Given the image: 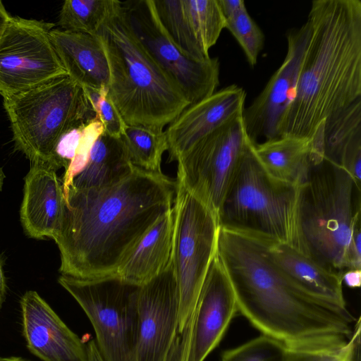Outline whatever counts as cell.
<instances>
[{"label": "cell", "mask_w": 361, "mask_h": 361, "mask_svg": "<svg viewBox=\"0 0 361 361\" xmlns=\"http://www.w3.org/2000/svg\"><path fill=\"white\" fill-rule=\"evenodd\" d=\"M96 36L108 61L109 96L127 125L163 130L190 105L140 41L124 1L112 0Z\"/></svg>", "instance_id": "4"}, {"label": "cell", "mask_w": 361, "mask_h": 361, "mask_svg": "<svg viewBox=\"0 0 361 361\" xmlns=\"http://www.w3.org/2000/svg\"><path fill=\"white\" fill-rule=\"evenodd\" d=\"M173 209L171 259L179 297L178 335L191 317L216 255L219 224L216 215L177 178Z\"/></svg>", "instance_id": "8"}, {"label": "cell", "mask_w": 361, "mask_h": 361, "mask_svg": "<svg viewBox=\"0 0 361 361\" xmlns=\"http://www.w3.org/2000/svg\"><path fill=\"white\" fill-rule=\"evenodd\" d=\"M132 27L143 46L178 84L190 105L210 96L219 85V59H194L169 37L152 0L124 1Z\"/></svg>", "instance_id": "12"}, {"label": "cell", "mask_w": 361, "mask_h": 361, "mask_svg": "<svg viewBox=\"0 0 361 361\" xmlns=\"http://www.w3.org/2000/svg\"><path fill=\"white\" fill-rule=\"evenodd\" d=\"M0 361H27L20 357H0Z\"/></svg>", "instance_id": "40"}, {"label": "cell", "mask_w": 361, "mask_h": 361, "mask_svg": "<svg viewBox=\"0 0 361 361\" xmlns=\"http://www.w3.org/2000/svg\"><path fill=\"white\" fill-rule=\"evenodd\" d=\"M59 283L89 318L104 361H135L138 286L116 276L81 279L61 275Z\"/></svg>", "instance_id": "9"}, {"label": "cell", "mask_w": 361, "mask_h": 361, "mask_svg": "<svg viewBox=\"0 0 361 361\" xmlns=\"http://www.w3.org/2000/svg\"><path fill=\"white\" fill-rule=\"evenodd\" d=\"M4 177H5V176L4 174L2 169L0 168V192H1L2 186H3Z\"/></svg>", "instance_id": "41"}, {"label": "cell", "mask_w": 361, "mask_h": 361, "mask_svg": "<svg viewBox=\"0 0 361 361\" xmlns=\"http://www.w3.org/2000/svg\"><path fill=\"white\" fill-rule=\"evenodd\" d=\"M225 28L233 35L245 53L249 64L254 66L264 44V35L245 8L225 20Z\"/></svg>", "instance_id": "28"}, {"label": "cell", "mask_w": 361, "mask_h": 361, "mask_svg": "<svg viewBox=\"0 0 361 361\" xmlns=\"http://www.w3.org/2000/svg\"><path fill=\"white\" fill-rule=\"evenodd\" d=\"M121 140L133 166L145 171H161L162 157L168 150L165 130L127 125Z\"/></svg>", "instance_id": "26"}, {"label": "cell", "mask_w": 361, "mask_h": 361, "mask_svg": "<svg viewBox=\"0 0 361 361\" xmlns=\"http://www.w3.org/2000/svg\"><path fill=\"white\" fill-rule=\"evenodd\" d=\"M6 293V283L3 270L2 261L0 257V308L5 300Z\"/></svg>", "instance_id": "38"}, {"label": "cell", "mask_w": 361, "mask_h": 361, "mask_svg": "<svg viewBox=\"0 0 361 361\" xmlns=\"http://www.w3.org/2000/svg\"><path fill=\"white\" fill-rule=\"evenodd\" d=\"M11 16L7 13L4 4L0 1V37L3 33Z\"/></svg>", "instance_id": "39"}, {"label": "cell", "mask_w": 361, "mask_h": 361, "mask_svg": "<svg viewBox=\"0 0 361 361\" xmlns=\"http://www.w3.org/2000/svg\"><path fill=\"white\" fill-rule=\"evenodd\" d=\"M56 171L47 164L34 162L25 177L20 216L23 229L30 238L54 240L60 230L65 197Z\"/></svg>", "instance_id": "19"}, {"label": "cell", "mask_w": 361, "mask_h": 361, "mask_svg": "<svg viewBox=\"0 0 361 361\" xmlns=\"http://www.w3.org/2000/svg\"><path fill=\"white\" fill-rule=\"evenodd\" d=\"M50 38L68 75L82 87H108L109 69L96 35L53 28Z\"/></svg>", "instance_id": "20"}, {"label": "cell", "mask_w": 361, "mask_h": 361, "mask_svg": "<svg viewBox=\"0 0 361 361\" xmlns=\"http://www.w3.org/2000/svg\"><path fill=\"white\" fill-rule=\"evenodd\" d=\"M217 2L225 20L246 8L243 0H217Z\"/></svg>", "instance_id": "35"}, {"label": "cell", "mask_w": 361, "mask_h": 361, "mask_svg": "<svg viewBox=\"0 0 361 361\" xmlns=\"http://www.w3.org/2000/svg\"><path fill=\"white\" fill-rule=\"evenodd\" d=\"M95 114L102 123L104 134L121 138L127 124L109 96L108 87L102 93Z\"/></svg>", "instance_id": "31"}, {"label": "cell", "mask_w": 361, "mask_h": 361, "mask_svg": "<svg viewBox=\"0 0 361 361\" xmlns=\"http://www.w3.org/2000/svg\"><path fill=\"white\" fill-rule=\"evenodd\" d=\"M257 238L268 259L295 288L321 303L348 310L341 275L326 269L295 247Z\"/></svg>", "instance_id": "18"}, {"label": "cell", "mask_w": 361, "mask_h": 361, "mask_svg": "<svg viewBox=\"0 0 361 361\" xmlns=\"http://www.w3.org/2000/svg\"><path fill=\"white\" fill-rule=\"evenodd\" d=\"M342 281L350 288H359L361 283V269L345 271L342 276Z\"/></svg>", "instance_id": "36"}, {"label": "cell", "mask_w": 361, "mask_h": 361, "mask_svg": "<svg viewBox=\"0 0 361 361\" xmlns=\"http://www.w3.org/2000/svg\"><path fill=\"white\" fill-rule=\"evenodd\" d=\"M88 361H104L97 348L95 341L92 340L87 344Z\"/></svg>", "instance_id": "37"}, {"label": "cell", "mask_w": 361, "mask_h": 361, "mask_svg": "<svg viewBox=\"0 0 361 361\" xmlns=\"http://www.w3.org/2000/svg\"><path fill=\"white\" fill-rule=\"evenodd\" d=\"M133 168L121 138L103 133L94 142L85 168L75 177L71 186L86 190L110 185L128 175Z\"/></svg>", "instance_id": "24"}, {"label": "cell", "mask_w": 361, "mask_h": 361, "mask_svg": "<svg viewBox=\"0 0 361 361\" xmlns=\"http://www.w3.org/2000/svg\"><path fill=\"white\" fill-rule=\"evenodd\" d=\"M188 31L207 56L209 50L217 42L226 21L217 0H181Z\"/></svg>", "instance_id": "25"}, {"label": "cell", "mask_w": 361, "mask_h": 361, "mask_svg": "<svg viewBox=\"0 0 361 361\" xmlns=\"http://www.w3.org/2000/svg\"><path fill=\"white\" fill-rule=\"evenodd\" d=\"M290 101L278 134L310 140L361 99V1L315 0Z\"/></svg>", "instance_id": "3"}, {"label": "cell", "mask_w": 361, "mask_h": 361, "mask_svg": "<svg viewBox=\"0 0 361 361\" xmlns=\"http://www.w3.org/2000/svg\"><path fill=\"white\" fill-rule=\"evenodd\" d=\"M361 228V184L326 159L314 165L299 186L297 249L343 276L361 269L353 246Z\"/></svg>", "instance_id": "5"}, {"label": "cell", "mask_w": 361, "mask_h": 361, "mask_svg": "<svg viewBox=\"0 0 361 361\" xmlns=\"http://www.w3.org/2000/svg\"><path fill=\"white\" fill-rule=\"evenodd\" d=\"M255 153L264 168L276 178L300 186L314 165L308 139L281 136L255 143Z\"/></svg>", "instance_id": "23"}, {"label": "cell", "mask_w": 361, "mask_h": 361, "mask_svg": "<svg viewBox=\"0 0 361 361\" xmlns=\"http://www.w3.org/2000/svg\"><path fill=\"white\" fill-rule=\"evenodd\" d=\"M135 361H166L177 331L179 297L171 259L137 292Z\"/></svg>", "instance_id": "14"}, {"label": "cell", "mask_w": 361, "mask_h": 361, "mask_svg": "<svg viewBox=\"0 0 361 361\" xmlns=\"http://www.w3.org/2000/svg\"><path fill=\"white\" fill-rule=\"evenodd\" d=\"M238 312L233 288L216 252L191 317L173 339L166 361H204Z\"/></svg>", "instance_id": "13"}, {"label": "cell", "mask_w": 361, "mask_h": 361, "mask_svg": "<svg viewBox=\"0 0 361 361\" xmlns=\"http://www.w3.org/2000/svg\"><path fill=\"white\" fill-rule=\"evenodd\" d=\"M176 180L134 166L105 187H70L60 230L61 275L81 279L117 275L144 234L173 205Z\"/></svg>", "instance_id": "1"}, {"label": "cell", "mask_w": 361, "mask_h": 361, "mask_svg": "<svg viewBox=\"0 0 361 361\" xmlns=\"http://www.w3.org/2000/svg\"><path fill=\"white\" fill-rule=\"evenodd\" d=\"M254 144L245 150L224 197L219 226L297 248L299 186L269 173Z\"/></svg>", "instance_id": "6"}, {"label": "cell", "mask_w": 361, "mask_h": 361, "mask_svg": "<svg viewBox=\"0 0 361 361\" xmlns=\"http://www.w3.org/2000/svg\"><path fill=\"white\" fill-rule=\"evenodd\" d=\"M324 155L361 184V99L325 123Z\"/></svg>", "instance_id": "22"}, {"label": "cell", "mask_w": 361, "mask_h": 361, "mask_svg": "<svg viewBox=\"0 0 361 361\" xmlns=\"http://www.w3.org/2000/svg\"><path fill=\"white\" fill-rule=\"evenodd\" d=\"M360 322L357 321L350 340L341 348L324 354L320 361H355L357 346L360 343Z\"/></svg>", "instance_id": "33"}, {"label": "cell", "mask_w": 361, "mask_h": 361, "mask_svg": "<svg viewBox=\"0 0 361 361\" xmlns=\"http://www.w3.org/2000/svg\"><path fill=\"white\" fill-rule=\"evenodd\" d=\"M245 91L231 85L188 106L165 130L169 161H176L198 140L243 114Z\"/></svg>", "instance_id": "17"}, {"label": "cell", "mask_w": 361, "mask_h": 361, "mask_svg": "<svg viewBox=\"0 0 361 361\" xmlns=\"http://www.w3.org/2000/svg\"><path fill=\"white\" fill-rule=\"evenodd\" d=\"M173 228L172 207L144 234L119 268L116 276L139 286L162 272L171 261Z\"/></svg>", "instance_id": "21"}, {"label": "cell", "mask_w": 361, "mask_h": 361, "mask_svg": "<svg viewBox=\"0 0 361 361\" xmlns=\"http://www.w3.org/2000/svg\"><path fill=\"white\" fill-rule=\"evenodd\" d=\"M3 98L15 148L31 163L53 167L61 136L96 117L83 87L68 75Z\"/></svg>", "instance_id": "7"}, {"label": "cell", "mask_w": 361, "mask_h": 361, "mask_svg": "<svg viewBox=\"0 0 361 361\" xmlns=\"http://www.w3.org/2000/svg\"><path fill=\"white\" fill-rule=\"evenodd\" d=\"M251 142L241 114L201 138L177 160L176 178L216 218L230 183Z\"/></svg>", "instance_id": "10"}, {"label": "cell", "mask_w": 361, "mask_h": 361, "mask_svg": "<svg viewBox=\"0 0 361 361\" xmlns=\"http://www.w3.org/2000/svg\"><path fill=\"white\" fill-rule=\"evenodd\" d=\"M324 353H326L290 349L286 361H320Z\"/></svg>", "instance_id": "34"}, {"label": "cell", "mask_w": 361, "mask_h": 361, "mask_svg": "<svg viewBox=\"0 0 361 361\" xmlns=\"http://www.w3.org/2000/svg\"><path fill=\"white\" fill-rule=\"evenodd\" d=\"M289 350L280 341L262 335L224 351L221 361H286Z\"/></svg>", "instance_id": "29"}, {"label": "cell", "mask_w": 361, "mask_h": 361, "mask_svg": "<svg viewBox=\"0 0 361 361\" xmlns=\"http://www.w3.org/2000/svg\"><path fill=\"white\" fill-rule=\"evenodd\" d=\"M216 255L238 312L263 335L290 349L322 353L350 340L357 321L349 310L321 303L295 288L268 259L257 237L219 227Z\"/></svg>", "instance_id": "2"}, {"label": "cell", "mask_w": 361, "mask_h": 361, "mask_svg": "<svg viewBox=\"0 0 361 361\" xmlns=\"http://www.w3.org/2000/svg\"><path fill=\"white\" fill-rule=\"evenodd\" d=\"M28 350L43 361H88L87 347L35 290L20 299Z\"/></svg>", "instance_id": "16"}, {"label": "cell", "mask_w": 361, "mask_h": 361, "mask_svg": "<svg viewBox=\"0 0 361 361\" xmlns=\"http://www.w3.org/2000/svg\"><path fill=\"white\" fill-rule=\"evenodd\" d=\"M112 0H66L59 15L61 30L96 35Z\"/></svg>", "instance_id": "27"}, {"label": "cell", "mask_w": 361, "mask_h": 361, "mask_svg": "<svg viewBox=\"0 0 361 361\" xmlns=\"http://www.w3.org/2000/svg\"><path fill=\"white\" fill-rule=\"evenodd\" d=\"M103 133L102 123L97 117L85 123L75 157L65 170L61 179L64 197L72 185L75 177L85 168L94 142Z\"/></svg>", "instance_id": "30"}, {"label": "cell", "mask_w": 361, "mask_h": 361, "mask_svg": "<svg viewBox=\"0 0 361 361\" xmlns=\"http://www.w3.org/2000/svg\"><path fill=\"white\" fill-rule=\"evenodd\" d=\"M308 37V26L292 29L286 35L285 59L264 88L243 112L245 132L253 143L279 137L281 119L290 101Z\"/></svg>", "instance_id": "15"}, {"label": "cell", "mask_w": 361, "mask_h": 361, "mask_svg": "<svg viewBox=\"0 0 361 361\" xmlns=\"http://www.w3.org/2000/svg\"><path fill=\"white\" fill-rule=\"evenodd\" d=\"M86 123L71 128L61 136L53 152L52 166L55 169H67L75 157Z\"/></svg>", "instance_id": "32"}, {"label": "cell", "mask_w": 361, "mask_h": 361, "mask_svg": "<svg viewBox=\"0 0 361 361\" xmlns=\"http://www.w3.org/2000/svg\"><path fill=\"white\" fill-rule=\"evenodd\" d=\"M54 24L10 18L0 37V94H13L68 75L50 38Z\"/></svg>", "instance_id": "11"}]
</instances>
